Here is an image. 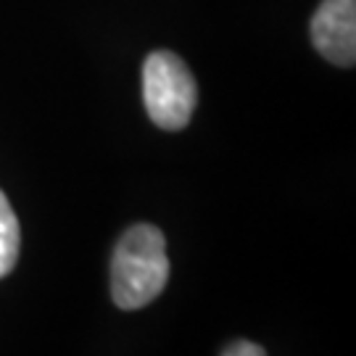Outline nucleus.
<instances>
[{"label":"nucleus","mask_w":356,"mask_h":356,"mask_svg":"<svg viewBox=\"0 0 356 356\" xmlns=\"http://www.w3.org/2000/svg\"><path fill=\"white\" fill-rule=\"evenodd\" d=\"M222 356H267L261 346L251 343V341H235L232 346H227V351Z\"/></svg>","instance_id":"39448f33"},{"label":"nucleus","mask_w":356,"mask_h":356,"mask_svg":"<svg viewBox=\"0 0 356 356\" xmlns=\"http://www.w3.org/2000/svg\"><path fill=\"white\" fill-rule=\"evenodd\" d=\"M19 245H22V229L19 219L13 214L8 198L0 191V277H6L19 259Z\"/></svg>","instance_id":"20e7f679"},{"label":"nucleus","mask_w":356,"mask_h":356,"mask_svg":"<svg viewBox=\"0 0 356 356\" xmlns=\"http://www.w3.org/2000/svg\"><path fill=\"white\" fill-rule=\"evenodd\" d=\"M143 101L156 127L185 129L198 103V85L188 64L172 51H156L143 66Z\"/></svg>","instance_id":"f03ea898"},{"label":"nucleus","mask_w":356,"mask_h":356,"mask_svg":"<svg viewBox=\"0 0 356 356\" xmlns=\"http://www.w3.org/2000/svg\"><path fill=\"white\" fill-rule=\"evenodd\" d=\"M312 42L330 64L351 69L356 61V0H322L312 16Z\"/></svg>","instance_id":"7ed1b4c3"},{"label":"nucleus","mask_w":356,"mask_h":356,"mask_svg":"<svg viewBox=\"0 0 356 356\" xmlns=\"http://www.w3.org/2000/svg\"><path fill=\"white\" fill-rule=\"evenodd\" d=\"M169 280L164 232L153 225L129 227L111 256V298L119 309H143L156 301Z\"/></svg>","instance_id":"f257e3e1"}]
</instances>
